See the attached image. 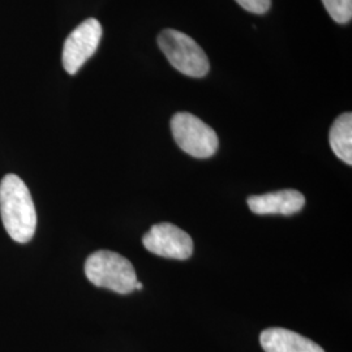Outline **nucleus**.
<instances>
[{"label":"nucleus","instance_id":"f257e3e1","mask_svg":"<svg viewBox=\"0 0 352 352\" xmlns=\"http://www.w3.org/2000/svg\"><path fill=\"white\" fill-rule=\"evenodd\" d=\"M0 215L7 234L17 243L33 239L37 228V213L25 183L14 174L0 182Z\"/></svg>","mask_w":352,"mask_h":352},{"label":"nucleus","instance_id":"f03ea898","mask_svg":"<svg viewBox=\"0 0 352 352\" xmlns=\"http://www.w3.org/2000/svg\"><path fill=\"white\" fill-rule=\"evenodd\" d=\"M85 276L94 286L111 289L120 295L131 294L138 282L132 263L122 254L106 250L89 256L85 263Z\"/></svg>","mask_w":352,"mask_h":352},{"label":"nucleus","instance_id":"7ed1b4c3","mask_svg":"<svg viewBox=\"0 0 352 352\" xmlns=\"http://www.w3.org/2000/svg\"><path fill=\"white\" fill-rule=\"evenodd\" d=\"M158 46L180 74L196 78L208 75L210 69L208 55L188 34L175 29H164L158 36Z\"/></svg>","mask_w":352,"mask_h":352},{"label":"nucleus","instance_id":"20e7f679","mask_svg":"<svg viewBox=\"0 0 352 352\" xmlns=\"http://www.w3.org/2000/svg\"><path fill=\"white\" fill-rule=\"evenodd\" d=\"M171 131L177 146L195 158H210L218 151L219 140L215 131L192 113H175Z\"/></svg>","mask_w":352,"mask_h":352},{"label":"nucleus","instance_id":"39448f33","mask_svg":"<svg viewBox=\"0 0 352 352\" xmlns=\"http://www.w3.org/2000/svg\"><path fill=\"white\" fill-rule=\"evenodd\" d=\"M102 26L98 20L88 19L76 28L65 39L63 46V67L69 75H76L100 46Z\"/></svg>","mask_w":352,"mask_h":352},{"label":"nucleus","instance_id":"423d86ee","mask_svg":"<svg viewBox=\"0 0 352 352\" xmlns=\"http://www.w3.org/2000/svg\"><path fill=\"white\" fill-rule=\"evenodd\" d=\"M142 244L148 251L164 258L188 260L193 253V240L186 231L173 223H158L144 235Z\"/></svg>","mask_w":352,"mask_h":352},{"label":"nucleus","instance_id":"0eeeda50","mask_svg":"<svg viewBox=\"0 0 352 352\" xmlns=\"http://www.w3.org/2000/svg\"><path fill=\"white\" fill-rule=\"evenodd\" d=\"M248 206L252 213L258 215L267 214H282L292 215L299 213L305 205V197L299 190L282 189L278 192L266 193L261 196L248 197Z\"/></svg>","mask_w":352,"mask_h":352},{"label":"nucleus","instance_id":"6e6552de","mask_svg":"<svg viewBox=\"0 0 352 352\" xmlns=\"http://www.w3.org/2000/svg\"><path fill=\"white\" fill-rule=\"evenodd\" d=\"M265 352H325L314 340L283 327H269L260 336Z\"/></svg>","mask_w":352,"mask_h":352},{"label":"nucleus","instance_id":"1a4fd4ad","mask_svg":"<svg viewBox=\"0 0 352 352\" xmlns=\"http://www.w3.org/2000/svg\"><path fill=\"white\" fill-rule=\"evenodd\" d=\"M331 151L344 164H352V115L342 113L336 119L329 133Z\"/></svg>","mask_w":352,"mask_h":352},{"label":"nucleus","instance_id":"9d476101","mask_svg":"<svg viewBox=\"0 0 352 352\" xmlns=\"http://www.w3.org/2000/svg\"><path fill=\"white\" fill-rule=\"evenodd\" d=\"M322 3L336 23L347 24L351 21L352 0H322Z\"/></svg>","mask_w":352,"mask_h":352},{"label":"nucleus","instance_id":"9b49d317","mask_svg":"<svg viewBox=\"0 0 352 352\" xmlns=\"http://www.w3.org/2000/svg\"><path fill=\"white\" fill-rule=\"evenodd\" d=\"M240 7L248 12L263 14L270 10L272 0H236Z\"/></svg>","mask_w":352,"mask_h":352},{"label":"nucleus","instance_id":"f8f14e48","mask_svg":"<svg viewBox=\"0 0 352 352\" xmlns=\"http://www.w3.org/2000/svg\"><path fill=\"white\" fill-rule=\"evenodd\" d=\"M142 287H144V286H142V283L138 280V282H136V285H135V289H142Z\"/></svg>","mask_w":352,"mask_h":352}]
</instances>
